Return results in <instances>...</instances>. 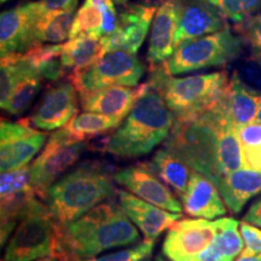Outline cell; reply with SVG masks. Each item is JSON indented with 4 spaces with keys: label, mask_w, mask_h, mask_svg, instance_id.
Instances as JSON below:
<instances>
[{
    "label": "cell",
    "mask_w": 261,
    "mask_h": 261,
    "mask_svg": "<svg viewBox=\"0 0 261 261\" xmlns=\"http://www.w3.org/2000/svg\"><path fill=\"white\" fill-rule=\"evenodd\" d=\"M114 182L107 166L92 160L79 163L58 179L44 202L60 231L114 197L119 191Z\"/></svg>",
    "instance_id": "cell-3"
},
{
    "label": "cell",
    "mask_w": 261,
    "mask_h": 261,
    "mask_svg": "<svg viewBox=\"0 0 261 261\" xmlns=\"http://www.w3.org/2000/svg\"><path fill=\"white\" fill-rule=\"evenodd\" d=\"M42 86V77L32 76L19 83L2 109L10 115H22L37 97Z\"/></svg>",
    "instance_id": "cell-30"
},
{
    "label": "cell",
    "mask_w": 261,
    "mask_h": 261,
    "mask_svg": "<svg viewBox=\"0 0 261 261\" xmlns=\"http://www.w3.org/2000/svg\"><path fill=\"white\" fill-rule=\"evenodd\" d=\"M158 177L181 197L187 191L192 169L171 150L163 146L159 149L149 162Z\"/></svg>",
    "instance_id": "cell-24"
},
{
    "label": "cell",
    "mask_w": 261,
    "mask_h": 261,
    "mask_svg": "<svg viewBox=\"0 0 261 261\" xmlns=\"http://www.w3.org/2000/svg\"><path fill=\"white\" fill-rule=\"evenodd\" d=\"M114 2H115L116 5L123 6V5H126L127 3H128V0H114Z\"/></svg>",
    "instance_id": "cell-45"
},
{
    "label": "cell",
    "mask_w": 261,
    "mask_h": 261,
    "mask_svg": "<svg viewBox=\"0 0 261 261\" xmlns=\"http://www.w3.org/2000/svg\"><path fill=\"white\" fill-rule=\"evenodd\" d=\"M46 12L41 2H28L2 12L0 16V54L2 58L23 54L38 46L39 19Z\"/></svg>",
    "instance_id": "cell-10"
},
{
    "label": "cell",
    "mask_w": 261,
    "mask_h": 261,
    "mask_svg": "<svg viewBox=\"0 0 261 261\" xmlns=\"http://www.w3.org/2000/svg\"><path fill=\"white\" fill-rule=\"evenodd\" d=\"M145 73V65L137 54L122 48L107 52L90 67L70 74L79 97L113 86H138Z\"/></svg>",
    "instance_id": "cell-9"
},
{
    "label": "cell",
    "mask_w": 261,
    "mask_h": 261,
    "mask_svg": "<svg viewBox=\"0 0 261 261\" xmlns=\"http://www.w3.org/2000/svg\"><path fill=\"white\" fill-rule=\"evenodd\" d=\"M215 221H217V233L213 242L221 252L234 260L244 250L243 237L241 231H238L240 223L234 218H220Z\"/></svg>",
    "instance_id": "cell-28"
},
{
    "label": "cell",
    "mask_w": 261,
    "mask_h": 261,
    "mask_svg": "<svg viewBox=\"0 0 261 261\" xmlns=\"http://www.w3.org/2000/svg\"><path fill=\"white\" fill-rule=\"evenodd\" d=\"M165 146L217 188L230 173L244 168L242 146L237 127L228 115L226 94L200 115L175 119Z\"/></svg>",
    "instance_id": "cell-1"
},
{
    "label": "cell",
    "mask_w": 261,
    "mask_h": 261,
    "mask_svg": "<svg viewBox=\"0 0 261 261\" xmlns=\"http://www.w3.org/2000/svg\"><path fill=\"white\" fill-rule=\"evenodd\" d=\"M215 233V220L180 219L168 228L162 243V254L172 261L192 259L211 246Z\"/></svg>",
    "instance_id": "cell-13"
},
{
    "label": "cell",
    "mask_w": 261,
    "mask_h": 261,
    "mask_svg": "<svg viewBox=\"0 0 261 261\" xmlns=\"http://www.w3.org/2000/svg\"><path fill=\"white\" fill-rule=\"evenodd\" d=\"M243 221H247V223L261 227V197L254 201L252 205L248 208L247 213L243 217Z\"/></svg>",
    "instance_id": "cell-40"
},
{
    "label": "cell",
    "mask_w": 261,
    "mask_h": 261,
    "mask_svg": "<svg viewBox=\"0 0 261 261\" xmlns=\"http://www.w3.org/2000/svg\"><path fill=\"white\" fill-rule=\"evenodd\" d=\"M34 191L31 184V166L3 172L0 177V196L18 194V192Z\"/></svg>",
    "instance_id": "cell-33"
},
{
    "label": "cell",
    "mask_w": 261,
    "mask_h": 261,
    "mask_svg": "<svg viewBox=\"0 0 261 261\" xmlns=\"http://www.w3.org/2000/svg\"><path fill=\"white\" fill-rule=\"evenodd\" d=\"M244 46L242 37L234 34L228 27L184 42L162 65L169 75L223 67L236 61Z\"/></svg>",
    "instance_id": "cell-7"
},
{
    "label": "cell",
    "mask_w": 261,
    "mask_h": 261,
    "mask_svg": "<svg viewBox=\"0 0 261 261\" xmlns=\"http://www.w3.org/2000/svg\"><path fill=\"white\" fill-rule=\"evenodd\" d=\"M181 261H197L195 259V257H192V259H189V260H181Z\"/></svg>",
    "instance_id": "cell-48"
},
{
    "label": "cell",
    "mask_w": 261,
    "mask_h": 261,
    "mask_svg": "<svg viewBox=\"0 0 261 261\" xmlns=\"http://www.w3.org/2000/svg\"><path fill=\"white\" fill-rule=\"evenodd\" d=\"M148 90V83L138 86H113L94 91L80 98L84 112L125 119L139 98Z\"/></svg>",
    "instance_id": "cell-18"
},
{
    "label": "cell",
    "mask_w": 261,
    "mask_h": 261,
    "mask_svg": "<svg viewBox=\"0 0 261 261\" xmlns=\"http://www.w3.org/2000/svg\"><path fill=\"white\" fill-rule=\"evenodd\" d=\"M150 31L146 60L150 67L161 65L174 54V35L177 29L175 0H165L156 10Z\"/></svg>",
    "instance_id": "cell-20"
},
{
    "label": "cell",
    "mask_w": 261,
    "mask_h": 261,
    "mask_svg": "<svg viewBox=\"0 0 261 261\" xmlns=\"http://www.w3.org/2000/svg\"><path fill=\"white\" fill-rule=\"evenodd\" d=\"M257 61H259V63H260V65H261V58H259V60H257Z\"/></svg>",
    "instance_id": "cell-50"
},
{
    "label": "cell",
    "mask_w": 261,
    "mask_h": 261,
    "mask_svg": "<svg viewBox=\"0 0 261 261\" xmlns=\"http://www.w3.org/2000/svg\"><path fill=\"white\" fill-rule=\"evenodd\" d=\"M242 146L244 168L261 172V123L252 122L237 128Z\"/></svg>",
    "instance_id": "cell-29"
},
{
    "label": "cell",
    "mask_w": 261,
    "mask_h": 261,
    "mask_svg": "<svg viewBox=\"0 0 261 261\" xmlns=\"http://www.w3.org/2000/svg\"><path fill=\"white\" fill-rule=\"evenodd\" d=\"M86 2H89V3H91V4H93V5L98 6V8H100V6L106 4V3L114 2V0H86Z\"/></svg>",
    "instance_id": "cell-43"
},
{
    "label": "cell",
    "mask_w": 261,
    "mask_h": 261,
    "mask_svg": "<svg viewBox=\"0 0 261 261\" xmlns=\"http://www.w3.org/2000/svg\"><path fill=\"white\" fill-rule=\"evenodd\" d=\"M158 8L149 4L123 5L115 33L104 38L108 52L122 48L137 54L148 35Z\"/></svg>",
    "instance_id": "cell-16"
},
{
    "label": "cell",
    "mask_w": 261,
    "mask_h": 261,
    "mask_svg": "<svg viewBox=\"0 0 261 261\" xmlns=\"http://www.w3.org/2000/svg\"><path fill=\"white\" fill-rule=\"evenodd\" d=\"M139 241V230L122 205L109 200L61 230L56 253L68 261H80L136 246Z\"/></svg>",
    "instance_id": "cell-2"
},
{
    "label": "cell",
    "mask_w": 261,
    "mask_h": 261,
    "mask_svg": "<svg viewBox=\"0 0 261 261\" xmlns=\"http://www.w3.org/2000/svg\"><path fill=\"white\" fill-rule=\"evenodd\" d=\"M102 11V24H100L99 37L108 38L115 33L119 24V12L115 8V2H108L100 6Z\"/></svg>",
    "instance_id": "cell-36"
},
{
    "label": "cell",
    "mask_w": 261,
    "mask_h": 261,
    "mask_svg": "<svg viewBox=\"0 0 261 261\" xmlns=\"http://www.w3.org/2000/svg\"><path fill=\"white\" fill-rule=\"evenodd\" d=\"M148 85L165 99L175 119H187L207 112L223 99L230 76L226 70L175 77L163 65L150 68Z\"/></svg>",
    "instance_id": "cell-5"
},
{
    "label": "cell",
    "mask_w": 261,
    "mask_h": 261,
    "mask_svg": "<svg viewBox=\"0 0 261 261\" xmlns=\"http://www.w3.org/2000/svg\"><path fill=\"white\" fill-rule=\"evenodd\" d=\"M175 116L158 91L148 85L123 121L103 143L108 154L121 159L148 155L171 135Z\"/></svg>",
    "instance_id": "cell-4"
},
{
    "label": "cell",
    "mask_w": 261,
    "mask_h": 261,
    "mask_svg": "<svg viewBox=\"0 0 261 261\" xmlns=\"http://www.w3.org/2000/svg\"><path fill=\"white\" fill-rule=\"evenodd\" d=\"M139 261H151V260H150V257H145V259H142V260H139Z\"/></svg>",
    "instance_id": "cell-47"
},
{
    "label": "cell",
    "mask_w": 261,
    "mask_h": 261,
    "mask_svg": "<svg viewBox=\"0 0 261 261\" xmlns=\"http://www.w3.org/2000/svg\"><path fill=\"white\" fill-rule=\"evenodd\" d=\"M227 21L240 27L261 11V0H208Z\"/></svg>",
    "instance_id": "cell-31"
},
{
    "label": "cell",
    "mask_w": 261,
    "mask_h": 261,
    "mask_svg": "<svg viewBox=\"0 0 261 261\" xmlns=\"http://www.w3.org/2000/svg\"><path fill=\"white\" fill-rule=\"evenodd\" d=\"M79 93L71 81L60 83L48 89L27 119L29 126L39 130H56L77 115Z\"/></svg>",
    "instance_id": "cell-14"
},
{
    "label": "cell",
    "mask_w": 261,
    "mask_h": 261,
    "mask_svg": "<svg viewBox=\"0 0 261 261\" xmlns=\"http://www.w3.org/2000/svg\"><path fill=\"white\" fill-rule=\"evenodd\" d=\"M195 259L197 261H234L231 257H228L226 254L221 252L214 242H212L211 246L207 249H204L201 254L195 256Z\"/></svg>",
    "instance_id": "cell-39"
},
{
    "label": "cell",
    "mask_w": 261,
    "mask_h": 261,
    "mask_svg": "<svg viewBox=\"0 0 261 261\" xmlns=\"http://www.w3.org/2000/svg\"><path fill=\"white\" fill-rule=\"evenodd\" d=\"M255 122H259V123H261V103H260L259 110H257V113H256V116H255Z\"/></svg>",
    "instance_id": "cell-44"
},
{
    "label": "cell",
    "mask_w": 261,
    "mask_h": 261,
    "mask_svg": "<svg viewBox=\"0 0 261 261\" xmlns=\"http://www.w3.org/2000/svg\"><path fill=\"white\" fill-rule=\"evenodd\" d=\"M60 227L46 203L34 198L6 243L4 261H37L57 252Z\"/></svg>",
    "instance_id": "cell-6"
},
{
    "label": "cell",
    "mask_w": 261,
    "mask_h": 261,
    "mask_svg": "<svg viewBox=\"0 0 261 261\" xmlns=\"http://www.w3.org/2000/svg\"><path fill=\"white\" fill-rule=\"evenodd\" d=\"M114 181L149 203L172 213H181L182 204L158 177L150 163H136L113 173Z\"/></svg>",
    "instance_id": "cell-12"
},
{
    "label": "cell",
    "mask_w": 261,
    "mask_h": 261,
    "mask_svg": "<svg viewBox=\"0 0 261 261\" xmlns=\"http://www.w3.org/2000/svg\"><path fill=\"white\" fill-rule=\"evenodd\" d=\"M37 261H68V260H67V257H65L64 255H62V254L55 253L50 256L42 257V259H39Z\"/></svg>",
    "instance_id": "cell-42"
},
{
    "label": "cell",
    "mask_w": 261,
    "mask_h": 261,
    "mask_svg": "<svg viewBox=\"0 0 261 261\" xmlns=\"http://www.w3.org/2000/svg\"><path fill=\"white\" fill-rule=\"evenodd\" d=\"M177 29L175 50L189 40L228 28L225 16L208 0H175Z\"/></svg>",
    "instance_id": "cell-15"
},
{
    "label": "cell",
    "mask_w": 261,
    "mask_h": 261,
    "mask_svg": "<svg viewBox=\"0 0 261 261\" xmlns=\"http://www.w3.org/2000/svg\"><path fill=\"white\" fill-rule=\"evenodd\" d=\"M47 135L29 126L24 119L17 122L2 120L0 125V169L15 171L28 166L46 144Z\"/></svg>",
    "instance_id": "cell-11"
},
{
    "label": "cell",
    "mask_w": 261,
    "mask_h": 261,
    "mask_svg": "<svg viewBox=\"0 0 261 261\" xmlns=\"http://www.w3.org/2000/svg\"><path fill=\"white\" fill-rule=\"evenodd\" d=\"M260 103L261 92H257L248 86L241 79L237 71H234L230 76L226 93L227 112L233 125L240 128V127L255 121Z\"/></svg>",
    "instance_id": "cell-22"
},
{
    "label": "cell",
    "mask_w": 261,
    "mask_h": 261,
    "mask_svg": "<svg viewBox=\"0 0 261 261\" xmlns=\"http://www.w3.org/2000/svg\"><path fill=\"white\" fill-rule=\"evenodd\" d=\"M46 11H74L79 5V0H40Z\"/></svg>",
    "instance_id": "cell-38"
},
{
    "label": "cell",
    "mask_w": 261,
    "mask_h": 261,
    "mask_svg": "<svg viewBox=\"0 0 261 261\" xmlns=\"http://www.w3.org/2000/svg\"><path fill=\"white\" fill-rule=\"evenodd\" d=\"M0 2H2V4H4V3H6V2H9V0H0Z\"/></svg>",
    "instance_id": "cell-49"
},
{
    "label": "cell",
    "mask_w": 261,
    "mask_h": 261,
    "mask_svg": "<svg viewBox=\"0 0 261 261\" xmlns=\"http://www.w3.org/2000/svg\"><path fill=\"white\" fill-rule=\"evenodd\" d=\"M236 261H261V254H252L244 249Z\"/></svg>",
    "instance_id": "cell-41"
},
{
    "label": "cell",
    "mask_w": 261,
    "mask_h": 261,
    "mask_svg": "<svg viewBox=\"0 0 261 261\" xmlns=\"http://www.w3.org/2000/svg\"><path fill=\"white\" fill-rule=\"evenodd\" d=\"M89 148V140H79L63 127L54 130L38 158L31 165V184L35 195L45 201L52 185L76 162Z\"/></svg>",
    "instance_id": "cell-8"
},
{
    "label": "cell",
    "mask_w": 261,
    "mask_h": 261,
    "mask_svg": "<svg viewBox=\"0 0 261 261\" xmlns=\"http://www.w3.org/2000/svg\"><path fill=\"white\" fill-rule=\"evenodd\" d=\"M218 189L228 211L238 214L248 201L261 195V172L241 168L226 175Z\"/></svg>",
    "instance_id": "cell-21"
},
{
    "label": "cell",
    "mask_w": 261,
    "mask_h": 261,
    "mask_svg": "<svg viewBox=\"0 0 261 261\" xmlns=\"http://www.w3.org/2000/svg\"><path fill=\"white\" fill-rule=\"evenodd\" d=\"M180 201L182 210L192 218L212 220L227 213L226 204L217 185L194 171Z\"/></svg>",
    "instance_id": "cell-19"
},
{
    "label": "cell",
    "mask_w": 261,
    "mask_h": 261,
    "mask_svg": "<svg viewBox=\"0 0 261 261\" xmlns=\"http://www.w3.org/2000/svg\"><path fill=\"white\" fill-rule=\"evenodd\" d=\"M123 211L146 241H156L162 232L181 219V213H172L137 197L127 190L117 191Z\"/></svg>",
    "instance_id": "cell-17"
},
{
    "label": "cell",
    "mask_w": 261,
    "mask_h": 261,
    "mask_svg": "<svg viewBox=\"0 0 261 261\" xmlns=\"http://www.w3.org/2000/svg\"><path fill=\"white\" fill-rule=\"evenodd\" d=\"M122 121V119H117V117L92 112H84L74 116L63 128L74 138L87 140L92 137L102 136L110 130H115Z\"/></svg>",
    "instance_id": "cell-26"
},
{
    "label": "cell",
    "mask_w": 261,
    "mask_h": 261,
    "mask_svg": "<svg viewBox=\"0 0 261 261\" xmlns=\"http://www.w3.org/2000/svg\"><path fill=\"white\" fill-rule=\"evenodd\" d=\"M240 231L246 244L247 252L261 254V228L247 221H242L240 223Z\"/></svg>",
    "instance_id": "cell-37"
},
{
    "label": "cell",
    "mask_w": 261,
    "mask_h": 261,
    "mask_svg": "<svg viewBox=\"0 0 261 261\" xmlns=\"http://www.w3.org/2000/svg\"><path fill=\"white\" fill-rule=\"evenodd\" d=\"M155 247V241L144 240L136 246L122 248L116 252H110L80 261H139L151 255Z\"/></svg>",
    "instance_id": "cell-34"
},
{
    "label": "cell",
    "mask_w": 261,
    "mask_h": 261,
    "mask_svg": "<svg viewBox=\"0 0 261 261\" xmlns=\"http://www.w3.org/2000/svg\"><path fill=\"white\" fill-rule=\"evenodd\" d=\"M32 76H40L37 68L23 54H14L2 58L0 68V103L4 106L19 83Z\"/></svg>",
    "instance_id": "cell-25"
},
{
    "label": "cell",
    "mask_w": 261,
    "mask_h": 261,
    "mask_svg": "<svg viewBox=\"0 0 261 261\" xmlns=\"http://www.w3.org/2000/svg\"><path fill=\"white\" fill-rule=\"evenodd\" d=\"M100 24H102V11L100 8L85 0L84 5L75 14L70 39L83 35H96L99 37Z\"/></svg>",
    "instance_id": "cell-32"
},
{
    "label": "cell",
    "mask_w": 261,
    "mask_h": 261,
    "mask_svg": "<svg viewBox=\"0 0 261 261\" xmlns=\"http://www.w3.org/2000/svg\"><path fill=\"white\" fill-rule=\"evenodd\" d=\"M108 52L104 38L96 35H83L69 39L62 48V63L67 69L74 71L83 70L102 58Z\"/></svg>",
    "instance_id": "cell-23"
},
{
    "label": "cell",
    "mask_w": 261,
    "mask_h": 261,
    "mask_svg": "<svg viewBox=\"0 0 261 261\" xmlns=\"http://www.w3.org/2000/svg\"><path fill=\"white\" fill-rule=\"evenodd\" d=\"M238 31L244 44L249 46L253 56L256 60L261 58V11L246 23L240 25Z\"/></svg>",
    "instance_id": "cell-35"
},
{
    "label": "cell",
    "mask_w": 261,
    "mask_h": 261,
    "mask_svg": "<svg viewBox=\"0 0 261 261\" xmlns=\"http://www.w3.org/2000/svg\"><path fill=\"white\" fill-rule=\"evenodd\" d=\"M155 261H167V260L165 259V256H163V255H160V254H159V255H156V257H155Z\"/></svg>",
    "instance_id": "cell-46"
},
{
    "label": "cell",
    "mask_w": 261,
    "mask_h": 261,
    "mask_svg": "<svg viewBox=\"0 0 261 261\" xmlns=\"http://www.w3.org/2000/svg\"><path fill=\"white\" fill-rule=\"evenodd\" d=\"M74 17V11L45 12L37 28L39 44H62L70 39Z\"/></svg>",
    "instance_id": "cell-27"
}]
</instances>
